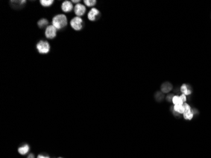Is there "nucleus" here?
<instances>
[{"instance_id": "obj_1", "label": "nucleus", "mask_w": 211, "mask_h": 158, "mask_svg": "<svg viewBox=\"0 0 211 158\" xmlns=\"http://www.w3.org/2000/svg\"><path fill=\"white\" fill-rule=\"evenodd\" d=\"M52 25L58 30L62 29L67 25V19L63 14H59L56 15L52 19Z\"/></svg>"}, {"instance_id": "obj_2", "label": "nucleus", "mask_w": 211, "mask_h": 158, "mask_svg": "<svg viewBox=\"0 0 211 158\" xmlns=\"http://www.w3.org/2000/svg\"><path fill=\"white\" fill-rule=\"evenodd\" d=\"M36 48L39 53L41 54H47L50 51L49 44L46 41H39L37 44Z\"/></svg>"}, {"instance_id": "obj_3", "label": "nucleus", "mask_w": 211, "mask_h": 158, "mask_svg": "<svg viewBox=\"0 0 211 158\" xmlns=\"http://www.w3.org/2000/svg\"><path fill=\"white\" fill-rule=\"evenodd\" d=\"M83 24L82 19L79 17L73 18L70 22L71 27L75 31H81L83 27Z\"/></svg>"}, {"instance_id": "obj_4", "label": "nucleus", "mask_w": 211, "mask_h": 158, "mask_svg": "<svg viewBox=\"0 0 211 158\" xmlns=\"http://www.w3.org/2000/svg\"><path fill=\"white\" fill-rule=\"evenodd\" d=\"M184 111L183 114V117L186 120H191L193 117V111L192 110L190 105L188 103L184 102Z\"/></svg>"}, {"instance_id": "obj_5", "label": "nucleus", "mask_w": 211, "mask_h": 158, "mask_svg": "<svg viewBox=\"0 0 211 158\" xmlns=\"http://www.w3.org/2000/svg\"><path fill=\"white\" fill-rule=\"evenodd\" d=\"M57 29L52 25L48 26L45 31V35L48 39H53L56 36Z\"/></svg>"}, {"instance_id": "obj_6", "label": "nucleus", "mask_w": 211, "mask_h": 158, "mask_svg": "<svg viewBox=\"0 0 211 158\" xmlns=\"http://www.w3.org/2000/svg\"><path fill=\"white\" fill-rule=\"evenodd\" d=\"M86 11V8L84 5L81 3H78L75 6L74 8V12L75 14L77 15V17H81L83 16Z\"/></svg>"}, {"instance_id": "obj_7", "label": "nucleus", "mask_w": 211, "mask_h": 158, "mask_svg": "<svg viewBox=\"0 0 211 158\" xmlns=\"http://www.w3.org/2000/svg\"><path fill=\"white\" fill-rule=\"evenodd\" d=\"M100 15L99 11L96 8H92L90 9L88 14V19L90 21H95L97 20L98 17Z\"/></svg>"}, {"instance_id": "obj_8", "label": "nucleus", "mask_w": 211, "mask_h": 158, "mask_svg": "<svg viewBox=\"0 0 211 158\" xmlns=\"http://www.w3.org/2000/svg\"><path fill=\"white\" fill-rule=\"evenodd\" d=\"M73 6L72 2L65 1L62 3L61 9L64 12H66V13L70 12L73 10Z\"/></svg>"}, {"instance_id": "obj_9", "label": "nucleus", "mask_w": 211, "mask_h": 158, "mask_svg": "<svg viewBox=\"0 0 211 158\" xmlns=\"http://www.w3.org/2000/svg\"><path fill=\"white\" fill-rule=\"evenodd\" d=\"M10 5L13 8L15 9H20L23 8L26 3V1L22 0V1H10Z\"/></svg>"}, {"instance_id": "obj_10", "label": "nucleus", "mask_w": 211, "mask_h": 158, "mask_svg": "<svg viewBox=\"0 0 211 158\" xmlns=\"http://www.w3.org/2000/svg\"><path fill=\"white\" fill-rule=\"evenodd\" d=\"M29 151H30V147L28 144H24L23 145V146L18 148V152L22 156L27 154L29 152Z\"/></svg>"}, {"instance_id": "obj_11", "label": "nucleus", "mask_w": 211, "mask_h": 158, "mask_svg": "<svg viewBox=\"0 0 211 158\" xmlns=\"http://www.w3.org/2000/svg\"><path fill=\"white\" fill-rule=\"evenodd\" d=\"M173 89V85L169 82H165L161 85V90L164 93H168Z\"/></svg>"}, {"instance_id": "obj_12", "label": "nucleus", "mask_w": 211, "mask_h": 158, "mask_svg": "<svg viewBox=\"0 0 211 158\" xmlns=\"http://www.w3.org/2000/svg\"><path fill=\"white\" fill-rule=\"evenodd\" d=\"M172 102L174 105H183L184 102L179 96H174L172 98Z\"/></svg>"}, {"instance_id": "obj_13", "label": "nucleus", "mask_w": 211, "mask_h": 158, "mask_svg": "<svg viewBox=\"0 0 211 158\" xmlns=\"http://www.w3.org/2000/svg\"><path fill=\"white\" fill-rule=\"evenodd\" d=\"M181 93L184 94V95H186V96H188L190 94H191L192 93V92L190 90H189L187 87V85L186 84H183L181 87Z\"/></svg>"}, {"instance_id": "obj_14", "label": "nucleus", "mask_w": 211, "mask_h": 158, "mask_svg": "<svg viewBox=\"0 0 211 158\" xmlns=\"http://www.w3.org/2000/svg\"><path fill=\"white\" fill-rule=\"evenodd\" d=\"M48 23H49V22H48V20L46 19H41L39 20L37 22V25L39 27V28H41V29L46 27V26L48 25Z\"/></svg>"}, {"instance_id": "obj_15", "label": "nucleus", "mask_w": 211, "mask_h": 158, "mask_svg": "<svg viewBox=\"0 0 211 158\" xmlns=\"http://www.w3.org/2000/svg\"><path fill=\"white\" fill-rule=\"evenodd\" d=\"M173 109L176 113L179 114H183L184 111V107L183 105H174Z\"/></svg>"}, {"instance_id": "obj_16", "label": "nucleus", "mask_w": 211, "mask_h": 158, "mask_svg": "<svg viewBox=\"0 0 211 158\" xmlns=\"http://www.w3.org/2000/svg\"><path fill=\"white\" fill-rule=\"evenodd\" d=\"M40 3L43 6L49 7L53 4L54 1L53 0H41Z\"/></svg>"}, {"instance_id": "obj_17", "label": "nucleus", "mask_w": 211, "mask_h": 158, "mask_svg": "<svg viewBox=\"0 0 211 158\" xmlns=\"http://www.w3.org/2000/svg\"><path fill=\"white\" fill-rule=\"evenodd\" d=\"M96 0H84V4L88 6V7H92L96 5Z\"/></svg>"}, {"instance_id": "obj_18", "label": "nucleus", "mask_w": 211, "mask_h": 158, "mask_svg": "<svg viewBox=\"0 0 211 158\" xmlns=\"http://www.w3.org/2000/svg\"><path fill=\"white\" fill-rule=\"evenodd\" d=\"M181 99H182V101H183V102H187V96L186 95H184L183 94H182L181 96H180Z\"/></svg>"}, {"instance_id": "obj_19", "label": "nucleus", "mask_w": 211, "mask_h": 158, "mask_svg": "<svg viewBox=\"0 0 211 158\" xmlns=\"http://www.w3.org/2000/svg\"><path fill=\"white\" fill-rule=\"evenodd\" d=\"M37 158H50V157L48 156H44V155H42V154H39L37 156Z\"/></svg>"}, {"instance_id": "obj_20", "label": "nucleus", "mask_w": 211, "mask_h": 158, "mask_svg": "<svg viewBox=\"0 0 211 158\" xmlns=\"http://www.w3.org/2000/svg\"><path fill=\"white\" fill-rule=\"evenodd\" d=\"M27 158H35V155L33 153H30L27 156Z\"/></svg>"}, {"instance_id": "obj_21", "label": "nucleus", "mask_w": 211, "mask_h": 158, "mask_svg": "<svg viewBox=\"0 0 211 158\" xmlns=\"http://www.w3.org/2000/svg\"><path fill=\"white\" fill-rule=\"evenodd\" d=\"M72 2H73V3H78L79 2H81V1H80V0H78V1H75V0H73V1H72Z\"/></svg>"}, {"instance_id": "obj_22", "label": "nucleus", "mask_w": 211, "mask_h": 158, "mask_svg": "<svg viewBox=\"0 0 211 158\" xmlns=\"http://www.w3.org/2000/svg\"><path fill=\"white\" fill-rule=\"evenodd\" d=\"M58 158H63V157H58Z\"/></svg>"}]
</instances>
